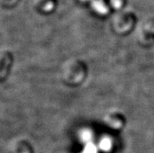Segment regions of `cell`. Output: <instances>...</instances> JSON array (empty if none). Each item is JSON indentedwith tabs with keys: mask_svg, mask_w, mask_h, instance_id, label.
Here are the masks:
<instances>
[{
	"mask_svg": "<svg viewBox=\"0 0 154 153\" xmlns=\"http://www.w3.org/2000/svg\"><path fill=\"white\" fill-rule=\"evenodd\" d=\"M111 141L109 138H103L100 143V148L103 151H107L111 148Z\"/></svg>",
	"mask_w": 154,
	"mask_h": 153,
	"instance_id": "obj_2",
	"label": "cell"
},
{
	"mask_svg": "<svg viewBox=\"0 0 154 153\" xmlns=\"http://www.w3.org/2000/svg\"><path fill=\"white\" fill-rule=\"evenodd\" d=\"M92 7L96 12L100 13V14H106L107 12V9L104 5V3L101 1L99 0H95L92 2Z\"/></svg>",
	"mask_w": 154,
	"mask_h": 153,
	"instance_id": "obj_1",
	"label": "cell"
},
{
	"mask_svg": "<svg viewBox=\"0 0 154 153\" xmlns=\"http://www.w3.org/2000/svg\"><path fill=\"white\" fill-rule=\"evenodd\" d=\"M81 138L84 142H89L92 139V133L88 130H84L81 134Z\"/></svg>",
	"mask_w": 154,
	"mask_h": 153,
	"instance_id": "obj_4",
	"label": "cell"
},
{
	"mask_svg": "<svg viewBox=\"0 0 154 153\" xmlns=\"http://www.w3.org/2000/svg\"><path fill=\"white\" fill-rule=\"evenodd\" d=\"M97 152V148L94 144L88 142L85 148L84 152L83 153H96Z\"/></svg>",
	"mask_w": 154,
	"mask_h": 153,
	"instance_id": "obj_3",
	"label": "cell"
}]
</instances>
